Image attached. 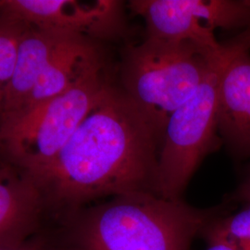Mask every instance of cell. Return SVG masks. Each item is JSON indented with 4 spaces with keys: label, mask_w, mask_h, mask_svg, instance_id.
Returning <instances> with one entry per match:
<instances>
[{
    "label": "cell",
    "mask_w": 250,
    "mask_h": 250,
    "mask_svg": "<svg viewBox=\"0 0 250 250\" xmlns=\"http://www.w3.org/2000/svg\"><path fill=\"white\" fill-rule=\"evenodd\" d=\"M250 51V27L222 43L195 93L170 117L162 134L159 196L178 200L206 157L219 146L218 97L222 76L239 55Z\"/></svg>",
    "instance_id": "4"
},
{
    "label": "cell",
    "mask_w": 250,
    "mask_h": 250,
    "mask_svg": "<svg viewBox=\"0 0 250 250\" xmlns=\"http://www.w3.org/2000/svg\"><path fill=\"white\" fill-rule=\"evenodd\" d=\"M207 244L208 247L206 250H232L220 242L209 241L207 242Z\"/></svg>",
    "instance_id": "15"
},
{
    "label": "cell",
    "mask_w": 250,
    "mask_h": 250,
    "mask_svg": "<svg viewBox=\"0 0 250 250\" xmlns=\"http://www.w3.org/2000/svg\"><path fill=\"white\" fill-rule=\"evenodd\" d=\"M200 237L232 250H250V202L225 199L222 210L206 225Z\"/></svg>",
    "instance_id": "12"
},
{
    "label": "cell",
    "mask_w": 250,
    "mask_h": 250,
    "mask_svg": "<svg viewBox=\"0 0 250 250\" xmlns=\"http://www.w3.org/2000/svg\"><path fill=\"white\" fill-rule=\"evenodd\" d=\"M3 103H4V92L0 88V119H1V115H2Z\"/></svg>",
    "instance_id": "16"
},
{
    "label": "cell",
    "mask_w": 250,
    "mask_h": 250,
    "mask_svg": "<svg viewBox=\"0 0 250 250\" xmlns=\"http://www.w3.org/2000/svg\"><path fill=\"white\" fill-rule=\"evenodd\" d=\"M50 224L35 179L0 155V245L26 241Z\"/></svg>",
    "instance_id": "8"
},
{
    "label": "cell",
    "mask_w": 250,
    "mask_h": 250,
    "mask_svg": "<svg viewBox=\"0 0 250 250\" xmlns=\"http://www.w3.org/2000/svg\"><path fill=\"white\" fill-rule=\"evenodd\" d=\"M126 8L119 0H0V17L101 43L127 38Z\"/></svg>",
    "instance_id": "7"
},
{
    "label": "cell",
    "mask_w": 250,
    "mask_h": 250,
    "mask_svg": "<svg viewBox=\"0 0 250 250\" xmlns=\"http://www.w3.org/2000/svg\"><path fill=\"white\" fill-rule=\"evenodd\" d=\"M222 208L130 193L59 215L51 227L58 250H190Z\"/></svg>",
    "instance_id": "2"
},
{
    "label": "cell",
    "mask_w": 250,
    "mask_h": 250,
    "mask_svg": "<svg viewBox=\"0 0 250 250\" xmlns=\"http://www.w3.org/2000/svg\"><path fill=\"white\" fill-rule=\"evenodd\" d=\"M162 137L113 83L53 161L33 178L50 221L103 197L158 195Z\"/></svg>",
    "instance_id": "1"
},
{
    "label": "cell",
    "mask_w": 250,
    "mask_h": 250,
    "mask_svg": "<svg viewBox=\"0 0 250 250\" xmlns=\"http://www.w3.org/2000/svg\"><path fill=\"white\" fill-rule=\"evenodd\" d=\"M127 7L143 19L146 36L190 41L208 49L222 45L215 29L250 27V0H132Z\"/></svg>",
    "instance_id": "6"
},
{
    "label": "cell",
    "mask_w": 250,
    "mask_h": 250,
    "mask_svg": "<svg viewBox=\"0 0 250 250\" xmlns=\"http://www.w3.org/2000/svg\"><path fill=\"white\" fill-rule=\"evenodd\" d=\"M218 49L147 36L138 44L126 43L118 85L162 137L171 114L195 93Z\"/></svg>",
    "instance_id": "3"
},
{
    "label": "cell",
    "mask_w": 250,
    "mask_h": 250,
    "mask_svg": "<svg viewBox=\"0 0 250 250\" xmlns=\"http://www.w3.org/2000/svg\"><path fill=\"white\" fill-rule=\"evenodd\" d=\"M112 83L100 67L72 88L0 123V155L32 177L48 166Z\"/></svg>",
    "instance_id": "5"
},
{
    "label": "cell",
    "mask_w": 250,
    "mask_h": 250,
    "mask_svg": "<svg viewBox=\"0 0 250 250\" xmlns=\"http://www.w3.org/2000/svg\"><path fill=\"white\" fill-rule=\"evenodd\" d=\"M226 199L233 202H250V164L237 188Z\"/></svg>",
    "instance_id": "14"
},
{
    "label": "cell",
    "mask_w": 250,
    "mask_h": 250,
    "mask_svg": "<svg viewBox=\"0 0 250 250\" xmlns=\"http://www.w3.org/2000/svg\"><path fill=\"white\" fill-rule=\"evenodd\" d=\"M103 66L105 58L101 43L71 34L54 54L21 111L63 94L86 74Z\"/></svg>",
    "instance_id": "11"
},
{
    "label": "cell",
    "mask_w": 250,
    "mask_h": 250,
    "mask_svg": "<svg viewBox=\"0 0 250 250\" xmlns=\"http://www.w3.org/2000/svg\"><path fill=\"white\" fill-rule=\"evenodd\" d=\"M70 35L28 26L21 38L15 69L6 89L0 123L15 116L26 106L41 74Z\"/></svg>",
    "instance_id": "10"
},
{
    "label": "cell",
    "mask_w": 250,
    "mask_h": 250,
    "mask_svg": "<svg viewBox=\"0 0 250 250\" xmlns=\"http://www.w3.org/2000/svg\"><path fill=\"white\" fill-rule=\"evenodd\" d=\"M0 250H58L51 224L26 241L15 245H0Z\"/></svg>",
    "instance_id": "13"
},
{
    "label": "cell",
    "mask_w": 250,
    "mask_h": 250,
    "mask_svg": "<svg viewBox=\"0 0 250 250\" xmlns=\"http://www.w3.org/2000/svg\"><path fill=\"white\" fill-rule=\"evenodd\" d=\"M218 133L237 158L250 157V51L239 55L222 76L218 97Z\"/></svg>",
    "instance_id": "9"
}]
</instances>
